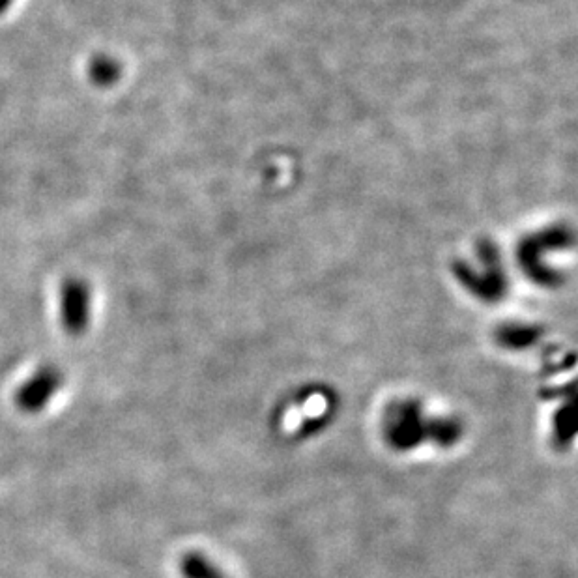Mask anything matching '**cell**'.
Listing matches in <instances>:
<instances>
[{
  "instance_id": "8992f818",
  "label": "cell",
  "mask_w": 578,
  "mask_h": 578,
  "mask_svg": "<svg viewBox=\"0 0 578 578\" xmlns=\"http://www.w3.org/2000/svg\"><path fill=\"white\" fill-rule=\"evenodd\" d=\"M120 73H122V68H120L118 60L109 57V55H98V57L92 58L88 64V75H90L92 83L98 87L115 85L116 81L120 79Z\"/></svg>"
},
{
  "instance_id": "3957f363",
  "label": "cell",
  "mask_w": 578,
  "mask_h": 578,
  "mask_svg": "<svg viewBox=\"0 0 578 578\" xmlns=\"http://www.w3.org/2000/svg\"><path fill=\"white\" fill-rule=\"evenodd\" d=\"M92 317V292L87 281L70 277L60 289V320L66 333L79 337L87 332Z\"/></svg>"
},
{
  "instance_id": "7a4b0ae2",
  "label": "cell",
  "mask_w": 578,
  "mask_h": 578,
  "mask_svg": "<svg viewBox=\"0 0 578 578\" xmlns=\"http://www.w3.org/2000/svg\"><path fill=\"white\" fill-rule=\"evenodd\" d=\"M335 399L332 391L305 388L292 393L281 406L279 429L289 436H307L320 431L332 420Z\"/></svg>"
},
{
  "instance_id": "5b68a950",
  "label": "cell",
  "mask_w": 578,
  "mask_h": 578,
  "mask_svg": "<svg viewBox=\"0 0 578 578\" xmlns=\"http://www.w3.org/2000/svg\"><path fill=\"white\" fill-rule=\"evenodd\" d=\"M180 575L182 578H229L212 558L197 550L188 552L180 560Z\"/></svg>"
},
{
  "instance_id": "277c9868",
  "label": "cell",
  "mask_w": 578,
  "mask_h": 578,
  "mask_svg": "<svg viewBox=\"0 0 578 578\" xmlns=\"http://www.w3.org/2000/svg\"><path fill=\"white\" fill-rule=\"evenodd\" d=\"M62 384V371L55 365H44L15 391V406L25 414H38L51 403Z\"/></svg>"
},
{
  "instance_id": "6da1fadb",
  "label": "cell",
  "mask_w": 578,
  "mask_h": 578,
  "mask_svg": "<svg viewBox=\"0 0 578 578\" xmlns=\"http://www.w3.org/2000/svg\"><path fill=\"white\" fill-rule=\"evenodd\" d=\"M380 433L391 449L412 451L421 446L453 448L461 442L464 429L461 421L431 414L416 399H399L384 410Z\"/></svg>"
},
{
  "instance_id": "52a82bcc",
  "label": "cell",
  "mask_w": 578,
  "mask_h": 578,
  "mask_svg": "<svg viewBox=\"0 0 578 578\" xmlns=\"http://www.w3.org/2000/svg\"><path fill=\"white\" fill-rule=\"evenodd\" d=\"M12 2H14V0H0V14L6 12V10L12 6Z\"/></svg>"
}]
</instances>
